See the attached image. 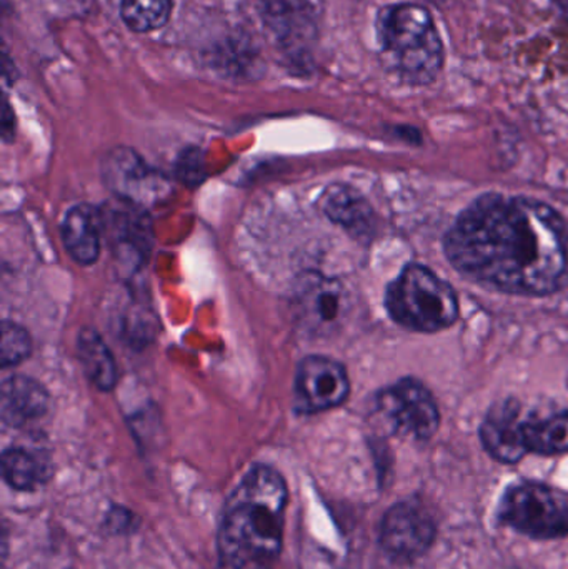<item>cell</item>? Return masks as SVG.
<instances>
[{
	"label": "cell",
	"instance_id": "cell-10",
	"mask_svg": "<svg viewBox=\"0 0 568 569\" xmlns=\"http://www.w3.org/2000/svg\"><path fill=\"white\" fill-rule=\"evenodd\" d=\"M526 423L522 407L514 398L494 405L480 427V440L487 453L502 463L512 465L522 460L529 453Z\"/></svg>",
	"mask_w": 568,
	"mask_h": 569
},
{
	"label": "cell",
	"instance_id": "cell-11",
	"mask_svg": "<svg viewBox=\"0 0 568 569\" xmlns=\"http://www.w3.org/2000/svg\"><path fill=\"white\" fill-rule=\"evenodd\" d=\"M299 313L316 333H326L340 323L347 311V293L342 284L326 277H307L299 293Z\"/></svg>",
	"mask_w": 568,
	"mask_h": 569
},
{
	"label": "cell",
	"instance_id": "cell-15",
	"mask_svg": "<svg viewBox=\"0 0 568 569\" xmlns=\"http://www.w3.org/2000/svg\"><path fill=\"white\" fill-rule=\"evenodd\" d=\"M100 217L90 207L76 206L66 213L62 240L67 252L79 266H92L100 256Z\"/></svg>",
	"mask_w": 568,
	"mask_h": 569
},
{
	"label": "cell",
	"instance_id": "cell-7",
	"mask_svg": "<svg viewBox=\"0 0 568 569\" xmlns=\"http://www.w3.org/2000/svg\"><path fill=\"white\" fill-rule=\"evenodd\" d=\"M350 393V380L339 361L310 355L300 361L293 381V407L299 413L313 415L340 407Z\"/></svg>",
	"mask_w": 568,
	"mask_h": 569
},
{
	"label": "cell",
	"instance_id": "cell-20",
	"mask_svg": "<svg viewBox=\"0 0 568 569\" xmlns=\"http://www.w3.org/2000/svg\"><path fill=\"white\" fill-rule=\"evenodd\" d=\"M32 353L29 331L13 321H3L0 338V363L3 368L16 367Z\"/></svg>",
	"mask_w": 568,
	"mask_h": 569
},
{
	"label": "cell",
	"instance_id": "cell-5",
	"mask_svg": "<svg viewBox=\"0 0 568 569\" xmlns=\"http://www.w3.org/2000/svg\"><path fill=\"white\" fill-rule=\"evenodd\" d=\"M499 520L534 540H557L568 535V501L542 483L514 485L500 500Z\"/></svg>",
	"mask_w": 568,
	"mask_h": 569
},
{
	"label": "cell",
	"instance_id": "cell-18",
	"mask_svg": "<svg viewBox=\"0 0 568 569\" xmlns=\"http://www.w3.org/2000/svg\"><path fill=\"white\" fill-rule=\"evenodd\" d=\"M527 448L529 453L560 455L568 451V410L549 418L527 420Z\"/></svg>",
	"mask_w": 568,
	"mask_h": 569
},
{
	"label": "cell",
	"instance_id": "cell-8",
	"mask_svg": "<svg viewBox=\"0 0 568 569\" xmlns=\"http://www.w3.org/2000/svg\"><path fill=\"white\" fill-rule=\"evenodd\" d=\"M103 179L122 202L136 207L162 202L170 193V183L162 173L147 166L136 150H112L103 160Z\"/></svg>",
	"mask_w": 568,
	"mask_h": 569
},
{
	"label": "cell",
	"instance_id": "cell-2",
	"mask_svg": "<svg viewBox=\"0 0 568 569\" xmlns=\"http://www.w3.org/2000/svg\"><path fill=\"white\" fill-rule=\"evenodd\" d=\"M289 500L286 480L257 465L223 507L217 537V569H276L282 553Z\"/></svg>",
	"mask_w": 568,
	"mask_h": 569
},
{
	"label": "cell",
	"instance_id": "cell-3",
	"mask_svg": "<svg viewBox=\"0 0 568 569\" xmlns=\"http://www.w3.org/2000/svg\"><path fill=\"white\" fill-rule=\"evenodd\" d=\"M377 33L382 52L403 80L426 86L439 76L446 53L426 7L417 3L383 7L377 17Z\"/></svg>",
	"mask_w": 568,
	"mask_h": 569
},
{
	"label": "cell",
	"instance_id": "cell-12",
	"mask_svg": "<svg viewBox=\"0 0 568 569\" xmlns=\"http://www.w3.org/2000/svg\"><path fill=\"white\" fill-rule=\"evenodd\" d=\"M320 206L333 223L342 227L357 240L369 242L376 233V213L357 190L337 183L326 190Z\"/></svg>",
	"mask_w": 568,
	"mask_h": 569
},
{
	"label": "cell",
	"instance_id": "cell-17",
	"mask_svg": "<svg viewBox=\"0 0 568 569\" xmlns=\"http://www.w3.org/2000/svg\"><path fill=\"white\" fill-rule=\"evenodd\" d=\"M49 460L23 447L7 448L2 453V477L12 490L32 491L49 480Z\"/></svg>",
	"mask_w": 568,
	"mask_h": 569
},
{
	"label": "cell",
	"instance_id": "cell-21",
	"mask_svg": "<svg viewBox=\"0 0 568 569\" xmlns=\"http://www.w3.org/2000/svg\"><path fill=\"white\" fill-rule=\"evenodd\" d=\"M133 515L130 511L123 510V508H113L107 517V523H109V530L122 533V531L132 528Z\"/></svg>",
	"mask_w": 568,
	"mask_h": 569
},
{
	"label": "cell",
	"instance_id": "cell-1",
	"mask_svg": "<svg viewBox=\"0 0 568 569\" xmlns=\"http://www.w3.org/2000/svg\"><path fill=\"white\" fill-rule=\"evenodd\" d=\"M444 250L460 273L504 293L546 297L567 280L566 220L529 197H480L447 232Z\"/></svg>",
	"mask_w": 568,
	"mask_h": 569
},
{
	"label": "cell",
	"instance_id": "cell-4",
	"mask_svg": "<svg viewBox=\"0 0 568 569\" xmlns=\"http://www.w3.org/2000/svg\"><path fill=\"white\" fill-rule=\"evenodd\" d=\"M386 308L397 325L420 333H436L452 327L460 311L450 283L419 263L407 266L389 284Z\"/></svg>",
	"mask_w": 568,
	"mask_h": 569
},
{
	"label": "cell",
	"instance_id": "cell-13",
	"mask_svg": "<svg viewBox=\"0 0 568 569\" xmlns=\"http://www.w3.org/2000/svg\"><path fill=\"white\" fill-rule=\"evenodd\" d=\"M49 393L33 378L13 375L0 387V417L7 427L19 428L39 420L49 408Z\"/></svg>",
	"mask_w": 568,
	"mask_h": 569
},
{
	"label": "cell",
	"instance_id": "cell-16",
	"mask_svg": "<svg viewBox=\"0 0 568 569\" xmlns=\"http://www.w3.org/2000/svg\"><path fill=\"white\" fill-rule=\"evenodd\" d=\"M77 357L83 375L100 391H110L117 385L116 358L93 328H83L77 338Z\"/></svg>",
	"mask_w": 568,
	"mask_h": 569
},
{
	"label": "cell",
	"instance_id": "cell-6",
	"mask_svg": "<svg viewBox=\"0 0 568 569\" xmlns=\"http://www.w3.org/2000/svg\"><path fill=\"white\" fill-rule=\"evenodd\" d=\"M377 408L396 433L429 440L439 430V407L429 388L416 378H402L383 388L377 395Z\"/></svg>",
	"mask_w": 568,
	"mask_h": 569
},
{
	"label": "cell",
	"instance_id": "cell-9",
	"mask_svg": "<svg viewBox=\"0 0 568 569\" xmlns=\"http://www.w3.org/2000/svg\"><path fill=\"white\" fill-rule=\"evenodd\" d=\"M436 533V521L420 501H402L383 517L380 545L393 560L412 561L427 553Z\"/></svg>",
	"mask_w": 568,
	"mask_h": 569
},
{
	"label": "cell",
	"instance_id": "cell-19",
	"mask_svg": "<svg viewBox=\"0 0 568 569\" xmlns=\"http://www.w3.org/2000/svg\"><path fill=\"white\" fill-rule=\"evenodd\" d=\"M172 9L173 0H122L120 13L130 30L146 33L166 26Z\"/></svg>",
	"mask_w": 568,
	"mask_h": 569
},
{
	"label": "cell",
	"instance_id": "cell-14",
	"mask_svg": "<svg viewBox=\"0 0 568 569\" xmlns=\"http://www.w3.org/2000/svg\"><path fill=\"white\" fill-rule=\"evenodd\" d=\"M260 16L267 29L282 46H306L313 22L306 0H259Z\"/></svg>",
	"mask_w": 568,
	"mask_h": 569
}]
</instances>
